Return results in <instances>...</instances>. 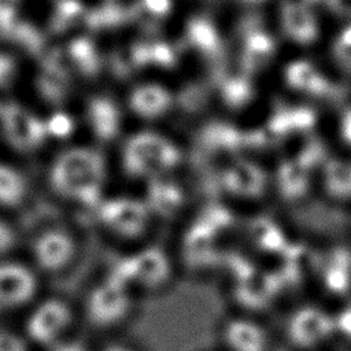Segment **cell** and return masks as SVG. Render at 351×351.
<instances>
[{"mask_svg": "<svg viewBox=\"0 0 351 351\" xmlns=\"http://www.w3.org/2000/svg\"><path fill=\"white\" fill-rule=\"evenodd\" d=\"M289 351H330L337 344L335 306L326 299H303L285 310L276 329Z\"/></svg>", "mask_w": 351, "mask_h": 351, "instance_id": "obj_1", "label": "cell"}, {"mask_svg": "<svg viewBox=\"0 0 351 351\" xmlns=\"http://www.w3.org/2000/svg\"><path fill=\"white\" fill-rule=\"evenodd\" d=\"M138 300L129 287L107 271L86 288L78 303L80 319L97 333L114 335L133 321Z\"/></svg>", "mask_w": 351, "mask_h": 351, "instance_id": "obj_2", "label": "cell"}, {"mask_svg": "<svg viewBox=\"0 0 351 351\" xmlns=\"http://www.w3.org/2000/svg\"><path fill=\"white\" fill-rule=\"evenodd\" d=\"M180 270L178 261L160 247L143 245L117 259L108 273L119 278L141 299L169 291Z\"/></svg>", "mask_w": 351, "mask_h": 351, "instance_id": "obj_3", "label": "cell"}, {"mask_svg": "<svg viewBox=\"0 0 351 351\" xmlns=\"http://www.w3.org/2000/svg\"><path fill=\"white\" fill-rule=\"evenodd\" d=\"M49 180L59 195L84 204H99L106 180V163L92 148H70L55 159Z\"/></svg>", "mask_w": 351, "mask_h": 351, "instance_id": "obj_4", "label": "cell"}, {"mask_svg": "<svg viewBox=\"0 0 351 351\" xmlns=\"http://www.w3.org/2000/svg\"><path fill=\"white\" fill-rule=\"evenodd\" d=\"M78 304L62 295H41L25 313L21 325L33 348L47 351L75 333Z\"/></svg>", "mask_w": 351, "mask_h": 351, "instance_id": "obj_5", "label": "cell"}, {"mask_svg": "<svg viewBox=\"0 0 351 351\" xmlns=\"http://www.w3.org/2000/svg\"><path fill=\"white\" fill-rule=\"evenodd\" d=\"M217 348L219 351H276L277 332L262 315L232 310L217 324Z\"/></svg>", "mask_w": 351, "mask_h": 351, "instance_id": "obj_6", "label": "cell"}, {"mask_svg": "<svg viewBox=\"0 0 351 351\" xmlns=\"http://www.w3.org/2000/svg\"><path fill=\"white\" fill-rule=\"evenodd\" d=\"M80 256L75 236L63 228H48L34 236L29 245V262L44 277L67 274Z\"/></svg>", "mask_w": 351, "mask_h": 351, "instance_id": "obj_7", "label": "cell"}, {"mask_svg": "<svg viewBox=\"0 0 351 351\" xmlns=\"http://www.w3.org/2000/svg\"><path fill=\"white\" fill-rule=\"evenodd\" d=\"M43 277L27 259H0V314L25 313L41 295Z\"/></svg>", "mask_w": 351, "mask_h": 351, "instance_id": "obj_8", "label": "cell"}, {"mask_svg": "<svg viewBox=\"0 0 351 351\" xmlns=\"http://www.w3.org/2000/svg\"><path fill=\"white\" fill-rule=\"evenodd\" d=\"M97 218L110 234L123 241L138 240L148 221L145 207L128 197H114L99 203Z\"/></svg>", "mask_w": 351, "mask_h": 351, "instance_id": "obj_9", "label": "cell"}, {"mask_svg": "<svg viewBox=\"0 0 351 351\" xmlns=\"http://www.w3.org/2000/svg\"><path fill=\"white\" fill-rule=\"evenodd\" d=\"M3 129L11 144L22 149L38 145L45 133V123L18 106H5L0 111Z\"/></svg>", "mask_w": 351, "mask_h": 351, "instance_id": "obj_10", "label": "cell"}, {"mask_svg": "<svg viewBox=\"0 0 351 351\" xmlns=\"http://www.w3.org/2000/svg\"><path fill=\"white\" fill-rule=\"evenodd\" d=\"M163 159L160 141L148 134L132 137L123 148L125 170L133 176L147 174L156 170Z\"/></svg>", "mask_w": 351, "mask_h": 351, "instance_id": "obj_11", "label": "cell"}, {"mask_svg": "<svg viewBox=\"0 0 351 351\" xmlns=\"http://www.w3.org/2000/svg\"><path fill=\"white\" fill-rule=\"evenodd\" d=\"M88 118L93 133L103 140L111 138L119 125L118 108L107 97H95L88 107Z\"/></svg>", "mask_w": 351, "mask_h": 351, "instance_id": "obj_12", "label": "cell"}, {"mask_svg": "<svg viewBox=\"0 0 351 351\" xmlns=\"http://www.w3.org/2000/svg\"><path fill=\"white\" fill-rule=\"evenodd\" d=\"M26 185L22 174L14 167L0 163V206L14 208L25 197Z\"/></svg>", "mask_w": 351, "mask_h": 351, "instance_id": "obj_13", "label": "cell"}, {"mask_svg": "<svg viewBox=\"0 0 351 351\" xmlns=\"http://www.w3.org/2000/svg\"><path fill=\"white\" fill-rule=\"evenodd\" d=\"M162 101V95L152 86H143L136 89L130 96L132 108L141 115H151L158 111Z\"/></svg>", "mask_w": 351, "mask_h": 351, "instance_id": "obj_14", "label": "cell"}, {"mask_svg": "<svg viewBox=\"0 0 351 351\" xmlns=\"http://www.w3.org/2000/svg\"><path fill=\"white\" fill-rule=\"evenodd\" d=\"M335 306L337 344H343L351 350V295L340 300Z\"/></svg>", "mask_w": 351, "mask_h": 351, "instance_id": "obj_15", "label": "cell"}, {"mask_svg": "<svg viewBox=\"0 0 351 351\" xmlns=\"http://www.w3.org/2000/svg\"><path fill=\"white\" fill-rule=\"evenodd\" d=\"M33 346L26 339L21 328L12 329L0 325V351H33Z\"/></svg>", "mask_w": 351, "mask_h": 351, "instance_id": "obj_16", "label": "cell"}, {"mask_svg": "<svg viewBox=\"0 0 351 351\" xmlns=\"http://www.w3.org/2000/svg\"><path fill=\"white\" fill-rule=\"evenodd\" d=\"M18 245V234L11 223L0 218V259L14 256Z\"/></svg>", "mask_w": 351, "mask_h": 351, "instance_id": "obj_17", "label": "cell"}, {"mask_svg": "<svg viewBox=\"0 0 351 351\" xmlns=\"http://www.w3.org/2000/svg\"><path fill=\"white\" fill-rule=\"evenodd\" d=\"M97 347L92 346L88 340L78 337L75 333L66 340L58 343L47 351H96Z\"/></svg>", "mask_w": 351, "mask_h": 351, "instance_id": "obj_18", "label": "cell"}, {"mask_svg": "<svg viewBox=\"0 0 351 351\" xmlns=\"http://www.w3.org/2000/svg\"><path fill=\"white\" fill-rule=\"evenodd\" d=\"M47 128V132L52 133L53 136H58V137H63V136H67L71 129H73V121L67 117V115H63V114H58V115H53L45 125Z\"/></svg>", "mask_w": 351, "mask_h": 351, "instance_id": "obj_19", "label": "cell"}, {"mask_svg": "<svg viewBox=\"0 0 351 351\" xmlns=\"http://www.w3.org/2000/svg\"><path fill=\"white\" fill-rule=\"evenodd\" d=\"M96 351H144V350L137 344H134L133 341L112 337L106 343H103L101 346H99Z\"/></svg>", "mask_w": 351, "mask_h": 351, "instance_id": "obj_20", "label": "cell"}, {"mask_svg": "<svg viewBox=\"0 0 351 351\" xmlns=\"http://www.w3.org/2000/svg\"><path fill=\"white\" fill-rule=\"evenodd\" d=\"M210 351H219V350H218V348H217V347H215V348H214V350H210Z\"/></svg>", "mask_w": 351, "mask_h": 351, "instance_id": "obj_21", "label": "cell"}]
</instances>
